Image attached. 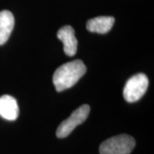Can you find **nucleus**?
<instances>
[{"label":"nucleus","mask_w":154,"mask_h":154,"mask_svg":"<svg viewBox=\"0 0 154 154\" xmlns=\"http://www.w3.org/2000/svg\"><path fill=\"white\" fill-rule=\"evenodd\" d=\"M86 65L82 60L66 63L57 68L53 75V84L57 92L72 88L85 75Z\"/></svg>","instance_id":"1"},{"label":"nucleus","mask_w":154,"mask_h":154,"mask_svg":"<svg viewBox=\"0 0 154 154\" xmlns=\"http://www.w3.org/2000/svg\"><path fill=\"white\" fill-rule=\"evenodd\" d=\"M135 146L134 139L128 134H119L105 140L99 146L100 154H130Z\"/></svg>","instance_id":"2"},{"label":"nucleus","mask_w":154,"mask_h":154,"mask_svg":"<svg viewBox=\"0 0 154 154\" xmlns=\"http://www.w3.org/2000/svg\"><path fill=\"white\" fill-rule=\"evenodd\" d=\"M148 84V78L142 73H139L129 78L123 88V97L125 100L129 103L138 101L146 94Z\"/></svg>","instance_id":"3"},{"label":"nucleus","mask_w":154,"mask_h":154,"mask_svg":"<svg viewBox=\"0 0 154 154\" xmlns=\"http://www.w3.org/2000/svg\"><path fill=\"white\" fill-rule=\"evenodd\" d=\"M90 113V106L88 105H81L76 110H74L69 118L61 122L57 129V137L65 138L69 136L71 132L80 124L87 120Z\"/></svg>","instance_id":"4"},{"label":"nucleus","mask_w":154,"mask_h":154,"mask_svg":"<svg viewBox=\"0 0 154 154\" xmlns=\"http://www.w3.org/2000/svg\"><path fill=\"white\" fill-rule=\"evenodd\" d=\"M57 38L63 44V51L69 57H73L76 54L77 39L75 35L74 28L71 26H64L61 28L57 33Z\"/></svg>","instance_id":"5"},{"label":"nucleus","mask_w":154,"mask_h":154,"mask_svg":"<svg viewBox=\"0 0 154 154\" xmlns=\"http://www.w3.org/2000/svg\"><path fill=\"white\" fill-rule=\"evenodd\" d=\"M19 116L17 99L11 95L0 97V116L8 121H15Z\"/></svg>","instance_id":"6"},{"label":"nucleus","mask_w":154,"mask_h":154,"mask_svg":"<svg viewBox=\"0 0 154 154\" xmlns=\"http://www.w3.org/2000/svg\"><path fill=\"white\" fill-rule=\"evenodd\" d=\"M115 23L113 17H98L90 19L87 22V29L89 32L97 33H107Z\"/></svg>","instance_id":"7"},{"label":"nucleus","mask_w":154,"mask_h":154,"mask_svg":"<svg viewBox=\"0 0 154 154\" xmlns=\"http://www.w3.org/2000/svg\"><path fill=\"white\" fill-rule=\"evenodd\" d=\"M15 26V18L9 11H0V45L7 42Z\"/></svg>","instance_id":"8"}]
</instances>
